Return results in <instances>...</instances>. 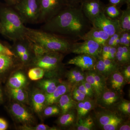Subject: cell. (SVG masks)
I'll list each match as a JSON object with an SVG mask.
<instances>
[{
    "mask_svg": "<svg viewBox=\"0 0 130 130\" xmlns=\"http://www.w3.org/2000/svg\"><path fill=\"white\" fill-rule=\"evenodd\" d=\"M67 81L74 87L85 80V72L79 68L76 67L71 69L67 73Z\"/></svg>",
    "mask_w": 130,
    "mask_h": 130,
    "instance_id": "cell-21",
    "label": "cell"
},
{
    "mask_svg": "<svg viewBox=\"0 0 130 130\" xmlns=\"http://www.w3.org/2000/svg\"><path fill=\"white\" fill-rule=\"evenodd\" d=\"M118 130H130V125L129 121H124L122 122L119 126Z\"/></svg>",
    "mask_w": 130,
    "mask_h": 130,
    "instance_id": "cell-45",
    "label": "cell"
},
{
    "mask_svg": "<svg viewBox=\"0 0 130 130\" xmlns=\"http://www.w3.org/2000/svg\"><path fill=\"white\" fill-rule=\"evenodd\" d=\"M122 30L118 31L109 37L106 44L112 47H117L120 45V36Z\"/></svg>",
    "mask_w": 130,
    "mask_h": 130,
    "instance_id": "cell-37",
    "label": "cell"
},
{
    "mask_svg": "<svg viewBox=\"0 0 130 130\" xmlns=\"http://www.w3.org/2000/svg\"><path fill=\"white\" fill-rule=\"evenodd\" d=\"M121 115L129 118L130 102L129 101L122 99L116 107Z\"/></svg>",
    "mask_w": 130,
    "mask_h": 130,
    "instance_id": "cell-33",
    "label": "cell"
},
{
    "mask_svg": "<svg viewBox=\"0 0 130 130\" xmlns=\"http://www.w3.org/2000/svg\"><path fill=\"white\" fill-rule=\"evenodd\" d=\"M76 86L78 89H79V90L81 91V92H83L87 96L91 99H95L94 95L90 93L88 89L86 88L83 83H80L77 85Z\"/></svg>",
    "mask_w": 130,
    "mask_h": 130,
    "instance_id": "cell-42",
    "label": "cell"
},
{
    "mask_svg": "<svg viewBox=\"0 0 130 130\" xmlns=\"http://www.w3.org/2000/svg\"><path fill=\"white\" fill-rule=\"evenodd\" d=\"M26 77L22 72L15 73L8 80V85L9 88H23L27 82Z\"/></svg>",
    "mask_w": 130,
    "mask_h": 130,
    "instance_id": "cell-27",
    "label": "cell"
},
{
    "mask_svg": "<svg viewBox=\"0 0 130 130\" xmlns=\"http://www.w3.org/2000/svg\"><path fill=\"white\" fill-rule=\"evenodd\" d=\"M108 1L109 4L120 8L124 5H130V2L128 0H108Z\"/></svg>",
    "mask_w": 130,
    "mask_h": 130,
    "instance_id": "cell-43",
    "label": "cell"
},
{
    "mask_svg": "<svg viewBox=\"0 0 130 130\" xmlns=\"http://www.w3.org/2000/svg\"><path fill=\"white\" fill-rule=\"evenodd\" d=\"M123 11L121 8L109 3L105 5L104 13L108 18L113 20H118L122 14Z\"/></svg>",
    "mask_w": 130,
    "mask_h": 130,
    "instance_id": "cell-30",
    "label": "cell"
},
{
    "mask_svg": "<svg viewBox=\"0 0 130 130\" xmlns=\"http://www.w3.org/2000/svg\"><path fill=\"white\" fill-rule=\"evenodd\" d=\"M85 80L93 87L95 99H98L107 88L106 78L94 70L86 71Z\"/></svg>",
    "mask_w": 130,
    "mask_h": 130,
    "instance_id": "cell-9",
    "label": "cell"
},
{
    "mask_svg": "<svg viewBox=\"0 0 130 130\" xmlns=\"http://www.w3.org/2000/svg\"><path fill=\"white\" fill-rule=\"evenodd\" d=\"M44 108L42 112L46 117L55 116L61 114L60 108L55 104L47 106Z\"/></svg>",
    "mask_w": 130,
    "mask_h": 130,
    "instance_id": "cell-35",
    "label": "cell"
},
{
    "mask_svg": "<svg viewBox=\"0 0 130 130\" xmlns=\"http://www.w3.org/2000/svg\"><path fill=\"white\" fill-rule=\"evenodd\" d=\"M83 42H73L71 53L76 54H87L96 58L100 57L102 46L93 40H84Z\"/></svg>",
    "mask_w": 130,
    "mask_h": 130,
    "instance_id": "cell-8",
    "label": "cell"
},
{
    "mask_svg": "<svg viewBox=\"0 0 130 130\" xmlns=\"http://www.w3.org/2000/svg\"><path fill=\"white\" fill-rule=\"evenodd\" d=\"M0 54L7 55L14 57V54L11 50L1 43H0Z\"/></svg>",
    "mask_w": 130,
    "mask_h": 130,
    "instance_id": "cell-44",
    "label": "cell"
},
{
    "mask_svg": "<svg viewBox=\"0 0 130 130\" xmlns=\"http://www.w3.org/2000/svg\"><path fill=\"white\" fill-rule=\"evenodd\" d=\"M106 109L99 113L97 116V121L101 128L109 123L119 120H124L123 116L118 112Z\"/></svg>",
    "mask_w": 130,
    "mask_h": 130,
    "instance_id": "cell-20",
    "label": "cell"
},
{
    "mask_svg": "<svg viewBox=\"0 0 130 130\" xmlns=\"http://www.w3.org/2000/svg\"><path fill=\"white\" fill-rule=\"evenodd\" d=\"M122 94L107 88L96 101V105L104 109H109L116 107L123 99Z\"/></svg>",
    "mask_w": 130,
    "mask_h": 130,
    "instance_id": "cell-13",
    "label": "cell"
},
{
    "mask_svg": "<svg viewBox=\"0 0 130 130\" xmlns=\"http://www.w3.org/2000/svg\"><path fill=\"white\" fill-rule=\"evenodd\" d=\"M23 129H26L27 130H58L57 128L55 127H50L48 125L44 124H40L38 125L35 127H30L29 126H24Z\"/></svg>",
    "mask_w": 130,
    "mask_h": 130,
    "instance_id": "cell-40",
    "label": "cell"
},
{
    "mask_svg": "<svg viewBox=\"0 0 130 130\" xmlns=\"http://www.w3.org/2000/svg\"><path fill=\"white\" fill-rule=\"evenodd\" d=\"M40 15L38 24H43L68 6L65 0H38Z\"/></svg>",
    "mask_w": 130,
    "mask_h": 130,
    "instance_id": "cell-7",
    "label": "cell"
},
{
    "mask_svg": "<svg viewBox=\"0 0 130 130\" xmlns=\"http://www.w3.org/2000/svg\"><path fill=\"white\" fill-rule=\"evenodd\" d=\"M77 115L76 109L70 110L66 113L62 114L57 120V123L62 128H70L74 126L76 123Z\"/></svg>",
    "mask_w": 130,
    "mask_h": 130,
    "instance_id": "cell-23",
    "label": "cell"
},
{
    "mask_svg": "<svg viewBox=\"0 0 130 130\" xmlns=\"http://www.w3.org/2000/svg\"><path fill=\"white\" fill-rule=\"evenodd\" d=\"M2 33V28L1 27V24H0V33L1 34Z\"/></svg>",
    "mask_w": 130,
    "mask_h": 130,
    "instance_id": "cell-52",
    "label": "cell"
},
{
    "mask_svg": "<svg viewBox=\"0 0 130 130\" xmlns=\"http://www.w3.org/2000/svg\"><path fill=\"white\" fill-rule=\"evenodd\" d=\"M84 85L85 86V87H86V88L88 89V90L90 92V93H91V94L93 95H94V97L95 99V96H94V89H93V87H92V86H91V85L88 82H87L86 81V80H84L82 82Z\"/></svg>",
    "mask_w": 130,
    "mask_h": 130,
    "instance_id": "cell-48",
    "label": "cell"
},
{
    "mask_svg": "<svg viewBox=\"0 0 130 130\" xmlns=\"http://www.w3.org/2000/svg\"><path fill=\"white\" fill-rule=\"evenodd\" d=\"M25 37L32 44L47 52H58L66 54L71 53L73 42L66 38L41 29L27 28Z\"/></svg>",
    "mask_w": 130,
    "mask_h": 130,
    "instance_id": "cell-2",
    "label": "cell"
},
{
    "mask_svg": "<svg viewBox=\"0 0 130 130\" xmlns=\"http://www.w3.org/2000/svg\"><path fill=\"white\" fill-rule=\"evenodd\" d=\"M0 24L1 34L12 41L25 37L26 27L13 7L0 6Z\"/></svg>",
    "mask_w": 130,
    "mask_h": 130,
    "instance_id": "cell-3",
    "label": "cell"
},
{
    "mask_svg": "<svg viewBox=\"0 0 130 130\" xmlns=\"http://www.w3.org/2000/svg\"><path fill=\"white\" fill-rule=\"evenodd\" d=\"M64 55L58 52H47L35 57L30 66L41 68L45 72H56L63 68L62 61Z\"/></svg>",
    "mask_w": 130,
    "mask_h": 130,
    "instance_id": "cell-5",
    "label": "cell"
},
{
    "mask_svg": "<svg viewBox=\"0 0 130 130\" xmlns=\"http://www.w3.org/2000/svg\"><path fill=\"white\" fill-rule=\"evenodd\" d=\"M45 72V71L41 68L33 67L29 70L28 76L31 80L36 81L43 78Z\"/></svg>",
    "mask_w": 130,
    "mask_h": 130,
    "instance_id": "cell-34",
    "label": "cell"
},
{
    "mask_svg": "<svg viewBox=\"0 0 130 130\" xmlns=\"http://www.w3.org/2000/svg\"><path fill=\"white\" fill-rule=\"evenodd\" d=\"M120 71L124 77L126 84L130 83V63L124 65L119 68Z\"/></svg>",
    "mask_w": 130,
    "mask_h": 130,
    "instance_id": "cell-39",
    "label": "cell"
},
{
    "mask_svg": "<svg viewBox=\"0 0 130 130\" xmlns=\"http://www.w3.org/2000/svg\"><path fill=\"white\" fill-rule=\"evenodd\" d=\"M20 1V0H5L7 5L13 7L18 3Z\"/></svg>",
    "mask_w": 130,
    "mask_h": 130,
    "instance_id": "cell-50",
    "label": "cell"
},
{
    "mask_svg": "<svg viewBox=\"0 0 130 130\" xmlns=\"http://www.w3.org/2000/svg\"><path fill=\"white\" fill-rule=\"evenodd\" d=\"M126 6L118 21L121 30L130 31V5H126Z\"/></svg>",
    "mask_w": 130,
    "mask_h": 130,
    "instance_id": "cell-31",
    "label": "cell"
},
{
    "mask_svg": "<svg viewBox=\"0 0 130 130\" xmlns=\"http://www.w3.org/2000/svg\"><path fill=\"white\" fill-rule=\"evenodd\" d=\"M86 1V0H82V2L83 1Z\"/></svg>",
    "mask_w": 130,
    "mask_h": 130,
    "instance_id": "cell-53",
    "label": "cell"
},
{
    "mask_svg": "<svg viewBox=\"0 0 130 130\" xmlns=\"http://www.w3.org/2000/svg\"><path fill=\"white\" fill-rule=\"evenodd\" d=\"M81 8L84 14L91 22L104 12L105 4L100 0H86L81 3Z\"/></svg>",
    "mask_w": 130,
    "mask_h": 130,
    "instance_id": "cell-10",
    "label": "cell"
},
{
    "mask_svg": "<svg viewBox=\"0 0 130 130\" xmlns=\"http://www.w3.org/2000/svg\"><path fill=\"white\" fill-rule=\"evenodd\" d=\"M95 126L94 119L90 115H88L78 119L74 126L76 130H91L93 129Z\"/></svg>",
    "mask_w": 130,
    "mask_h": 130,
    "instance_id": "cell-29",
    "label": "cell"
},
{
    "mask_svg": "<svg viewBox=\"0 0 130 130\" xmlns=\"http://www.w3.org/2000/svg\"><path fill=\"white\" fill-rule=\"evenodd\" d=\"M17 63L13 56L0 54V76L12 70Z\"/></svg>",
    "mask_w": 130,
    "mask_h": 130,
    "instance_id": "cell-26",
    "label": "cell"
},
{
    "mask_svg": "<svg viewBox=\"0 0 130 130\" xmlns=\"http://www.w3.org/2000/svg\"><path fill=\"white\" fill-rule=\"evenodd\" d=\"M116 51H117V47L112 46L109 54V59H109L115 61Z\"/></svg>",
    "mask_w": 130,
    "mask_h": 130,
    "instance_id": "cell-47",
    "label": "cell"
},
{
    "mask_svg": "<svg viewBox=\"0 0 130 130\" xmlns=\"http://www.w3.org/2000/svg\"><path fill=\"white\" fill-rule=\"evenodd\" d=\"M128 1L129 2H130V0H128Z\"/></svg>",
    "mask_w": 130,
    "mask_h": 130,
    "instance_id": "cell-54",
    "label": "cell"
},
{
    "mask_svg": "<svg viewBox=\"0 0 130 130\" xmlns=\"http://www.w3.org/2000/svg\"><path fill=\"white\" fill-rule=\"evenodd\" d=\"M13 116L16 120L24 126H30L34 123V117L32 114L26 107L19 103H13L10 107Z\"/></svg>",
    "mask_w": 130,
    "mask_h": 130,
    "instance_id": "cell-12",
    "label": "cell"
},
{
    "mask_svg": "<svg viewBox=\"0 0 130 130\" xmlns=\"http://www.w3.org/2000/svg\"><path fill=\"white\" fill-rule=\"evenodd\" d=\"M119 67L115 61L109 59H103L99 57L93 70L102 74L106 78L112 73L119 69Z\"/></svg>",
    "mask_w": 130,
    "mask_h": 130,
    "instance_id": "cell-16",
    "label": "cell"
},
{
    "mask_svg": "<svg viewBox=\"0 0 130 130\" xmlns=\"http://www.w3.org/2000/svg\"><path fill=\"white\" fill-rule=\"evenodd\" d=\"M120 45L130 47V31H121Z\"/></svg>",
    "mask_w": 130,
    "mask_h": 130,
    "instance_id": "cell-38",
    "label": "cell"
},
{
    "mask_svg": "<svg viewBox=\"0 0 130 130\" xmlns=\"http://www.w3.org/2000/svg\"><path fill=\"white\" fill-rule=\"evenodd\" d=\"M31 103L35 111L40 113L46 107V94L40 91H35L31 96Z\"/></svg>",
    "mask_w": 130,
    "mask_h": 130,
    "instance_id": "cell-25",
    "label": "cell"
},
{
    "mask_svg": "<svg viewBox=\"0 0 130 130\" xmlns=\"http://www.w3.org/2000/svg\"><path fill=\"white\" fill-rule=\"evenodd\" d=\"M92 25L106 32L109 36L121 30L120 28L118 20L108 18L104 12L97 16L92 23Z\"/></svg>",
    "mask_w": 130,
    "mask_h": 130,
    "instance_id": "cell-11",
    "label": "cell"
},
{
    "mask_svg": "<svg viewBox=\"0 0 130 130\" xmlns=\"http://www.w3.org/2000/svg\"><path fill=\"white\" fill-rule=\"evenodd\" d=\"M96 105V100L90 98L77 102L75 109L76 111L77 120L88 116L89 113L94 108Z\"/></svg>",
    "mask_w": 130,
    "mask_h": 130,
    "instance_id": "cell-19",
    "label": "cell"
},
{
    "mask_svg": "<svg viewBox=\"0 0 130 130\" xmlns=\"http://www.w3.org/2000/svg\"><path fill=\"white\" fill-rule=\"evenodd\" d=\"M71 91L61 96L56 103L60 108L61 114L66 113L76 108L77 102L72 98Z\"/></svg>",
    "mask_w": 130,
    "mask_h": 130,
    "instance_id": "cell-22",
    "label": "cell"
},
{
    "mask_svg": "<svg viewBox=\"0 0 130 130\" xmlns=\"http://www.w3.org/2000/svg\"><path fill=\"white\" fill-rule=\"evenodd\" d=\"M109 37L108 34L102 30L93 26L81 38V40L83 41L87 40H93L102 46L106 44Z\"/></svg>",
    "mask_w": 130,
    "mask_h": 130,
    "instance_id": "cell-18",
    "label": "cell"
},
{
    "mask_svg": "<svg viewBox=\"0 0 130 130\" xmlns=\"http://www.w3.org/2000/svg\"><path fill=\"white\" fill-rule=\"evenodd\" d=\"M73 88V86L68 81H61L53 93L46 94V106L56 104L61 96L71 92Z\"/></svg>",
    "mask_w": 130,
    "mask_h": 130,
    "instance_id": "cell-17",
    "label": "cell"
},
{
    "mask_svg": "<svg viewBox=\"0 0 130 130\" xmlns=\"http://www.w3.org/2000/svg\"><path fill=\"white\" fill-rule=\"evenodd\" d=\"M106 82L107 88L123 94V88L126 83L119 68L107 77Z\"/></svg>",
    "mask_w": 130,
    "mask_h": 130,
    "instance_id": "cell-15",
    "label": "cell"
},
{
    "mask_svg": "<svg viewBox=\"0 0 130 130\" xmlns=\"http://www.w3.org/2000/svg\"><path fill=\"white\" fill-rule=\"evenodd\" d=\"M111 47L107 44L103 46L100 57L103 59H109V54Z\"/></svg>",
    "mask_w": 130,
    "mask_h": 130,
    "instance_id": "cell-41",
    "label": "cell"
},
{
    "mask_svg": "<svg viewBox=\"0 0 130 130\" xmlns=\"http://www.w3.org/2000/svg\"><path fill=\"white\" fill-rule=\"evenodd\" d=\"M24 24L38 23L40 7L38 0H20L13 6Z\"/></svg>",
    "mask_w": 130,
    "mask_h": 130,
    "instance_id": "cell-6",
    "label": "cell"
},
{
    "mask_svg": "<svg viewBox=\"0 0 130 130\" xmlns=\"http://www.w3.org/2000/svg\"><path fill=\"white\" fill-rule=\"evenodd\" d=\"M9 91L12 97L18 102L25 103L27 102L28 94L23 88H9Z\"/></svg>",
    "mask_w": 130,
    "mask_h": 130,
    "instance_id": "cell-32",
    "label": "cell"
},
{
    "mask_svg": "<svg viewBox=\"0 0 130 130\" xmlns=\"http://www.w3.org/2000/svg\"><path fill=\"white\" fill-rule=\"evenodd\" d=\"M71 95L73 100L76 102L83 101L90 98L81 92L76 86L73 87L71 91Z\"/></svg>",
    "mask_w": 130,
    "mask_h": 130,
    "instance_id": "cell-36",
    "label": "cell"
},
{
    "mask_svg": "<svg viewBox=\"0 0 130 130\" xmlns=\"http://www.w3.org/2000/svg\"><path fill=\"white\" fill-rule=\"evenodd\" d=\"M93 25L86 18L81 4L75 6H68L41 26V29L77 42L88 32Z\"/></svg>",
    "mask_w": 130,
    "mask_h": 130,
    "instance_id": "cell-1",
    "label": "cell"
},
{
    "mask_svg": "<svg viewBox=\"0 0 130 130\" xmlns=\"http://www.w3.org/2000/svg\"><path fill=\"white\" fill-rule=\"evenodd\" d=\"M68 6H75L81 4L82 0H65Z\"/></svg>",
    "mask_w": 130,
    "mask_h": 130,
    "instance_id": "cell-46",
    "label": "cell"
},
{
    "mask_svg": "<svg viewBox=\"0 0 130 130\" xmlns=\"http://www.w3.org/2000/svg\"><path fill=\"white\" fill-rule=\"evenodd\" d=\"M3 98L2 91L1 89L0 88V101L2 100Z\"/></svg>",
    "mask_w": 130,
    "mask_h": 130,
    "instance_id": "cell-51",
    "label": "cell"
},
{
    "mask_svg": "<svg viewBox=\"0 0 130 130\" xmlns=\"http://www.w3.org/2000/svg\"><path fill=\"white\" fill-rule=\"evenodd\" d=\"M61 81L56 78L43 79L39 82L38 86L46 94H51L55 90Z\"/></svg>",
    "mask_w": 130,
    "mask_h": 130,
    "instance_id": "cell-28",
    "label": "cell"
},
{
    "mask_svg": "<svg viewBox=\"0 0 130 130\" xmlns=\"http://www.w3.org/2000/svg\"><path fill=\"white\" fill-rule=\"evenodd\" d=\"M97 58L87 54H79L71 59L67 62L68 64L75 65L81 70L86 71L93 70Z\"/></svg>",
    "mask_w": 130,
    "mask_h": 130,
    "instance_id": "cell-14",
    "label": "cell"
},
{
    "mask_svg": "<svg viewBox=\"0 0 130 130\" xmlns=\"http://www.w3.org/2000/svg\"><path fill=\"white\" fill-rule=\"evenodd\" d=\"M7 122L3 119L0 118V130H5L7 129Z\"/></svg>",
    "mask_w": 130,
    "mask_h": 130,
    "instance_id": "cell-49",
    "label": "cell"
},
{
    "mask_svg": "<svg viewBox=\"0 0 130 130\" xmlns=\"http://www.w3.org/2000/svg\"><path fill=\"white\" fill-rule=\"evenodd\" d=\"M13 42L11 50L17 63L24 66H30L35 58L31 42L26 37Z\"/></svg>",
    "mask_w": 130,
    "mask_h": 130,
    "instance_id": "cell-4",
    "label": "cell"
},
{
    "mask_svg": "<svg viewBox=\"0 0 130 130\" xmlns=\"http://www.w3.org/2000/svg\"><path fill=\"white\" fill-rule=\"evenodd\" d=\"M115 61L119 68L130 63V47L121 45L118 46Z\"/></svg>",
    "mask_w": 130,
    "mask_h": 130,
    "instance_id": "cell-24",
    "label": "cell"
}]
</instances>
